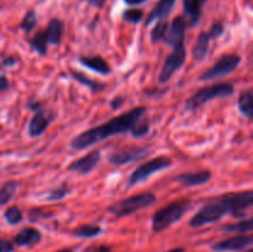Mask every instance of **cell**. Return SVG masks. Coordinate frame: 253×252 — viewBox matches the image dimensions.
<instances>
[{"instance_id":"obj_20","label":"cell","mask_w":253,"mask_h":252,"mask_svg":"<svg viewBox=\"0 0 253 252\" xmlns=\"http://www.w3.org/2000/svg\"><path fill=\"white\" fill-rule=\"evenodd\" d=\"M44 34H46L47 41L51 44H58L61 42L62 35H63V22L61 21L57 17L49 20L48 25H47L46 30H44Z\"/></svg>"},{"instance_id":"obj_17","label":"cell","mask_w":253,"mask_h":252,"mask_svg":"<svg viewBox=\"0 0 253 252\" xmlns=\"http://www.w3.org/2000/svg\"><path fill=\"white\" fill-rule=\"evenodd\" d=\"M82 66L96 72L101 76H108L111 73V67L103 57L100 56H82L78 58Z\"/></svg>"},{"instance_id":"obj_12","label":"cell","mask_w":253,"mask_h":252,"mask_svg":"<svg viewBox=\"0 0 253 252\" xmlns=\"http://www.w3.org/2000/svg\"><path fill=\"white\" fill-rule=\"evenodd\" d=\"M100 151L93 150L86 153L85 156H83V157L77 158L73 162L69 163L68 167H67V170L68 172L78 173L81 175H86L95 169L98 163L100 162Z\"/></svg>"},{"instance_id":"obj_43","label":"cell","mask_w":253,"mask_h":252,"mask_svg":"<svg viewBox=\"0 0 253 252\" xmlns=\"http://www.w3.org/2000/svg\"><path fill=\"white\" fill-rule=\"evenodd\" d=\"M244 252H253V250L252 249H249V250H246V251H244Z\"/></svg>"},{"instance_id":"obj_24","label":"cell","mask_w":253,"mask_h":252,"mask_svg":"<svg viewBox=\"0 0 253 252\" xmlns=\"http://www.w3.org/2000/svg\"><path fill=\"white\" fill-rule=\"evenodd\" d=\"M29 42H30V46L32 47V49H34V51H36L37 53L41 54V56H46L48 41H47L44 30L37 31L36 34H35L34 36L29 40Z\"/></svg>"},{"instance_id":"obj_23","label":"cell","mask_w":253,"mask_h":252,"mask_svg":"<svg viewBox=\"0 0 253 252\" xmlns=\"http://www.w3.org/2000/svg\"><path fill=\"white\" fill-rule=\"evenodd\" d=\"M101 234H103V229L96 224H83L72 231L73 236L81 237V239H91Z\"/></svg>"},{"instance_id":"obj_28","label":"cell","mask_w":253,"mask_h":252,"mask_svg":"<svg viewBox=\"0 0 253 252\" xmlns=\"http://www.w3.org/2000/svg\"><path fill=\"white\" fill-rule=\"evenodd\" d=\"M4 217L9 225H17L22 221L24 215H22L21 209L17 205H12V207H9L5 210Z\"/></svg>"},{"instance_id":"obj_22","label":"cell","mask_w":253,"mask_h":252,"mask_svg":"<svg viewBox=\"0 0 253 252\" xmlns=\"http://www.w3.org/2000/svg\"><path fill=\"white\" fill-rule=\"evenodd\" d=\"M69 72H71L72 78L76 79V81L78 82V83H81L82 85L88 86V88L90 89L91 91H94V93H99V91L105 90L106 85L104 83H100V82L90 79L84 73H82V72H78V71H74V69H71Z\"/></svg>"},{"instance_id":"obj_41","label":"cell","mask_w":253,"mask_h":252,"mask_svg":"<svg viewBox=\"0 0 253 252\" xmlns=\"http://www.w3.org/2000/svg\"><path fill=\"white\" fill-rule=\"evenodd\" d=\"M166 252H185V249H183V247H174V249H170Z\"/></svg>"},{"instance_id":"obj_29","label":"cell","mask_w":253,"mask_h":252,"mask_svg":"<svg viewBox=\"0 0 253 252\" xmlns=\"http://www.w3.org/2000/svg\"><path fill=\"white\" fill-rule=\"evenodd\" d=\"M168 22L166 20H158L156 22L155 27L151 31V42L152 43H157V42L162 41L163 36L166 34V30H167Z\"/></svg>"},{"instance_id":"obj_40","label":"cell","mask_w":253,"mask_h":252,"mask_svg":"<svg viewBox=\"0 0 253 252\" xmlns=\"http://www.w3.org/2000/svg\"><path fill=\"white\" fill-rule=\"evenodd\" d=\"M95 252H113V251H111V249L109 246H105V245H103V246L98 247V249L95 250Z\"/></svg>"},{"instance_id":"obj_21","label":"cell","mask_w":253,"mask_h":252,"mask_svg":"<svg viewBox=\"0 0 253 252\" xmlns=\"http://www.w3.org/2000/svg\"><path fill=\"white\" fill-rule=\"evenodd\" d=\"M237 105H239V110L245 118L252 119L253 116V94L252 89H245L239 96L237 100Z\"/></svg>"},{"instance_id":"obj_34","label":"cell","mask_w":253,"mask_h":252,"mask_svg":"<svg viewBox=\"0 0 253 252\" xmlns=\"http://www.w3.org/2000/svg\"><path fill=\"white\" fill-rule=\"evenodd\" d=\"M14 244L9 240L0 239V252H14Z\"/></svg>"},{"instance_id":"obj_26","label":"cell","mask_w":253,"mask_h":252,"mask_svg":"<svg viewBox=\"0 0 253 252\" xmlns=\"http://www.w3.org/2000/svg\"><path fill=\"white\" fill-rule=\"evenodd\" d=\"M253 229V221L251 217L249 219H244L241 221L234 222V224H226L221 227L222 231L225 232H240V234H245V232H250Z\"/></svg>"},{"instance_id":"obj_36","label":"cell","mask_w":253,"mask_h":252,"mask_svg":"<svg viewBox=\"0 0 253 252\" xmlns=\"http://www.w3.org/2000/svg\"><path fill=\"white\" fill-rule=\"evenodd\" d=\"M17 63V58L15 56H10V57H6V58L4 59V61L1 62V67H12L15 66V64Z\"/></svg>"},{"instance_id":"obj_35","label":"cell","mask_w":253,"mask_h":252,"mask_svg":"<svg viewBox=\"0 0 253 252\" xmlns=\"http://www.w3.org/2000/svg\"><path fill=\"white\" fill-rule=\"evenodd\" d=\"M124 103H125V99H124L123 96H115V98L111 100L110 106L113 110H118L119 108H121V106H123Z\"/></svg>"},{"instance_id":"obj_38","label":"cell","mask_w":253,"mask_h":252,"mask_svg":"<svg viewBox=\"0 0 253 252\" xmlns=\"http://www.w3.org/2000/svg\"><path fill=\"white\" fill-rule=\"evenodd\" d=\"M86 1H88V4L91 5V6L98 7V9H101V7L105 5L106 0H86Z\"/></svg>"},{"instance_id":"obj_42","label":"cell","mask_w":253,"mask_h":252,"mask_svg":"<svg viewBox=\"0 0 253 252\" xmlns=\"http://www.w3.org/2000/svg\"><path fill=\"white\" fill-rule=\"evenodd\" d=\"M56 252H73V251L69 249H62V250H59V251H56Z\"/></svg>"},{"instance_id":"obj_10","label":"cell","mask_w":253,"mask_h":252,"mask_svg":"<svg viewBox=\"0 0 253 252\" xmlns=\"http://www.w3.org/2000/svg\"><path fill=\"white\" fill-rule=\"evenodd\" d=\"M148 155H150V148L132 146V147L121 148V150L113 152L109 156L108 161L114 167H121V166L127 165V163L137 162Z\"/></svg>"},{"instance_id":"obj_31","label":"cell","mask_w":253,"mask_h":252,"mask_svg":"<svg viewBox=\"0 0 253 252\" xmlns=\"http://www.w3.org/2000/svg\"><path fill=\"white\" fill-rule=\"evenodd\" d=\"M123 19L130 24H138L143 19V11L140 9H127L123 12Z\"/></svg>"},{"instance_id":"obj_14","label":"cell","mask_w":253,"mask_h":252,"mask_svg":"<svg viewBox=\"0 0 253 252\" xmlns=\"http://www.w3.org/2000/svg\"><path fill=\"white\" fill-rule=\"evenodd\" d=\"M212 174L210 170H198V172H185L177 175L175 180L183 185V187H199L204 185L205 183L211 179Z\"/></svg>"},{"instance_id":"obj_15","label":"cell","mask_w":253,"mask_h":252,"mask_svg":"<svg viewBox=\"0 0 253 252\" xmlns=\"http://www.w3.org/2000/svg\"><path fill=\"white\" fill-rule=\"evenodd\" d=\"M208 0H183L184 19L190 27H195L199 24L202 16V7Z\"/></svg>"},{"instance_id":"obj_3","label":"cell","mask_w":253,"mask_h":252,"mask_svg":"<svg viewBox=\"0 0 253 252\" xmlns=\"http://www.w3.org/2000/svg\"><path fill=\"white\" fill-rule=\"evenodd\" d=\"M190 205L192 203L189 199H178L158 209L157 211H155L151 220V226L153 231L162 232L179 221L184 216L185 212L190 209Z\"/></svg>"},{"instance_id":"obj_1","label":"cell","mask_w":253,"mask_h":252,"mask_svg":"<svg viewBox=\"0 0 253 252\" xmlns=\"http://www.w3.org/2000/svg\"><path fill=\"white\" fill-rule=\"evenodd\" d=\"M253 204V193L251 190L229 193L211 199V202L200 208L197 214L189 220V226L202 227L212 224L226 215L235 217H245L246 210Z\"/></svg>"},{"instance_id":"obj_5","label":"cell","mask_w":253,"mask_h":252,"mask_svg":"<svg viewBox=\"0 0 253 252\" xmlns=\"http://www.w3.org/2000/svg\"><path fill=\"white\" fill-rule=\"evenodd\" d=\"M157 202V197L153 193L145 192L140 194L131 195V197L125 198V199L116 202L114 204L109 205L108 211L116 217H124L132 215L145 208L151 207Z\"/></svg>"},{"instance_id":"obj_13","label":"cell","mask_w":253,"mask_h":252,"mask_svg":"<svg viewBox=\"0 0 253 252\" xmlns=\"http://www.w3.org/2000/svg\"><path fill=\"white\" fill-rule=\"evenodd\" d=\"M253 237L252 235L240 234L236 236L229 237L226 240L216 242L211 246L212 251L216 252H226V251H241V250L247 249L252 245Z\"/></svg>"},{"instance_id":"obj_30","label":"cell","mask_w":253,"mask_h":252,"mask_svg":"<svg viewBox=\"0 0 253 252\" xmlns=\"http://www.w3.org/2000/svg\"><path fill=\"white\" fill-rule=\"evenodd\" d=\"M36 24H37L36 12H35L34 10H29V11L25 14L21 24H20V29H21L24 32H26V34H29V32H31L32 30L36 27Z\"/></svg>"},{"instance_id":"obj_7","label":"cell","mask_w":253,"mask_h":252,"mask_svg":"<svg viewBox=\"0 0 253 252\" xmlns=\"http://www.w3.org/2000/svg\"><path fill=\"white\" fill-rule=\"evenodd\" d=\"M26 106L34 110V115H32L29 124V135L31 137H39L47 130V127L54 120L56 115L52 110L42 106L39 101L29 103Z\"/></svg>"},{"instance_id":"obj_37","label":"cell","mask_w":253,"mask_h":252,"mask_svg":"<svg viewBox=\"0 0 253 252\" xmlns=\"http://www.w3.org/2000/svg\"><path fill=\"white\" fill-rule=\"evenodd\" d=\"M9 79L6 78L5 76L0 74V91H4L9 89Z\"/></svg>"},{"instance_id":"obj_16","label":"cell","mask_w":253,"mask_h":252,"mask_svg":"<svg viewBox=\"0 0 253 252\" xmlns=\"http://www.w3.org/2000/svg\"><path fill=\"white\" fill-rule=\"evenodd\" d=\"M175 2H177V0H160L152 9V11L148 14L147 19H146V26L158 21V20L167 19L168 15L172 12Z\"/></svg>"},{"instance_id":"obj_11","label":"cell","mask_w":253,"mask_h":252,"mask_svg":"<svg viewBox=\"0 0 253 252\" xmlns=\"http://www.w3.org/2000/svg\"><path fill=\"white\" fill-rule=\"evenodd\" d=\"M185 31H187V21H185L184 16L174 17L173 21L168 24L162 41L172 48L182 46L185 41Z\"/></svg>"},{"instance_id":"obj_27","label":"cell","mask_w":253,"mask_h":252,"mask_svg":"<svg viewBox=\"0 0 253 252\" xmlns=\"http://www.w3.org/2000/svg\"><path fill=\"white\" fill-rule=\"evenodd\" d=\"M17 182L15 180H7L0 188V205H6L10 200L14 198L17 190Z\"/></svg>"},{"instance_id":"obj_2","label":"cell","mask_w":253,"mask_h":252,"mask_svg":"<svg viewBox=\"0 0 253 252\" xmlns=\"http://www.w3.org/2000/svg\"><path fill=\"white\" fill-rule=\"evenodd\" d=\"M146 115L145 106H136L116 118L110 119L106 123L101 125L95 126V127L88 128L83 131L79 135H77L73 140L71 141V147L73 150H85L95 143L101 142L106 138L111 137L119 133L132 132L135 126L137 125L138 121Z\"/></svg>"},{"instance_id":"obj_33","label":"cell","mask_w":253,"mask_h":252,"mask_svg":"<svg viewBox=\"0 0 253 252\" xmlns=\"http://www.w3.org/2000/svg\"><path fill=\"white\" fill-rule=\"evenodd\" d=\"M225 31V27L221 22H214V24L210 26L209 29V35L211 36V39H217V37L221 36Z\"/></svg>"},{"instance_id":"obj_4","label":"cell","mask_w":253,"mask_h":252,"mask_svg":"<svg viewBox=\"0 0 253 252\" xmlns=\"http://www.w3.org/2000/svg\"><path fill=\"white\" fill-rule=\"evenodd\" d=\"M234 91L235 88L231 83H216L212 85L203 86L185 100L184 109L185 111L193 113L214 99L227 98V96L232 95Z\"/></svg>"},{"instance_id":"obj_9","label":"cell","mask_w":253,"mask_h":252,"mask_svg":"<svg viewBox=\"0 0 253 252\" xmlns=\"http://www.w3.org/2000/svg\"><path fill=\"white\" fill-rule=\"evenodd\" d=\"M185 58H187L185 44H182V46H178L175 48H173V52L166 58L165 63H163L162 69L160 72V76H158V82L161 84H165L168 81H170L173 74L177 71H179L180 67L184 64Z\"/></svg>"},{"instance_id":"obj_32","label":"cell","mask_w":253,"mask_h":252,"mask_svg":"<svg viewBox=\"0 0 253 252\" xmlns=\"http://www.w3.org/2000/svg\"><path fill=\"white\" fill-rule=\"evenodd\" d=\"M148 131H150V121L146 118H142L135 126L131 135H132V137H142V136L147 135Z\"/></svg>"},{"instance_id":"obj_6","label":"cell","mask_w":253,"mask_h":252,"mask_svg":"<svg viewBox=\"0 0 253 252\" xmlns=\"http://www.w3.org/2000/svg\"><path fill=\"white\" fill-rule=\"evenodd\" d=\"M172 165V161H170L169 158L166 157V156H160V157L152 158V160L142 163V165L138 166V167L131 173L130 177H128V187H132V185L138 184V183L145 182V180H147L153 173L167 169V168H169Z\"/></svg>"},{"instance_id":"obj_25","label":"cell","mask_w":253,"mask_h":252,"mask_svg":"<svg viewBox=\"0 0 253 252\" xmlns=\"http://www.w3.org/2000/svg\"><path fill=\"white\" fill-rule=\"evenodd\" d=\"M72 193V188L69 187L68 183H62L58 187H53L46 192V200L47 202H58V200L64 199L67 195Z\"/></svg>"},{"instance_id":"obj_18","label":"cell","mask_w":253,"mask_h":252,"mask_svg":"<svg viewBox=\"0 0 253 252\" xmlns=\"http://www.w3.org/2000/svg\"><path fill=\"white\" fill-rule=\"evenodd\" d=\"M42 239L41 232L35 227H24L14 237V245L19 247H29L39 244Z\"/></svg>"},{"instance_id":"obj_19","label":"cell","mask_w":253,"mask_h":252,"mask_svg":"<svg viewBox=\"0 0 253 252\" xmlns=\"http://www.w3.org/2000/svg\"><path fill=\"white\" fill-rule=\"evenodd\" d=\"M210 40H211V36L209 35V32H200L199 36H198L197 39V42H195V44L193 46L192 49L193 58H194L195 61H203V59L207 57L208 51H209Z\"/></svg>"},{"instance_id":"obj_8","label":"cell","mask_w":253,"mask_h":252,"mask_svg":"<svg viewBox=\"0 0 253 252\" xmlns=\"http://www.w3.org/2000/svg\"><path fill=\"white\" fill-rule=\"evenodd\" d=\"M241 63V57L239 54L226 53L222 54L210 68L204 71L199 77V81H212V79L226 77L235 71Z\"/></svg>"},{"instance_id":"obj_39","label":"cell","mask_w":253,"mask_h":252,"mask_svg":"<svg viewBox=\"0 0 253 252\" xmlns=\"http://www.w3.org/2000/svg\"><path fill=\"white\" fill-rule=\"evenodd\" d=\"M124 1H125V4L130 5V6H135V5H140L142 2L147 1V0H124Z\"/></svg>"}]
</instances>
